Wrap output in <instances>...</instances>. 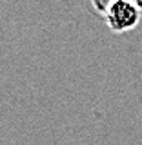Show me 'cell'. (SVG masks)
I'll use <instances>...</instances> for the list:
<instances>
[{"label": "cell", "mask_w": 142, "mask_h": 145, "mask_svg": "<svg viewBox=\"0 0 142 145\" xmlns=\"http://www.w3.org/2000/svg\"><path fill=\"white\" fill-rule=\"evenodd\" d=\"M133 4H135V6H137V7H139L140 11H142V0H133Z\"/></svg>", "instance_id": "3957f363"}, {"label": "cell", "mask_w": 142, "mask_h": 145, "mask_svg": "<svg viewBox=\"0 0 142 145\" xmlns=\"http://www.w3.org/2000/svg\"><path fill=\"white\" fill-rule=\"evenodd\" d=\"M100 13L109 31L126 33L139 24L142 11L133 4V0H109Z\"/></svg>", "instance_id": "6da1fadb"}, {"label": "cell", "mask_w": 142, "mask_h": 145, "mask_svg": "<svg viewBox=\"0 0 142 145\" xmlns=\"http://www.w3.org/2000/svg\"><path fill=\"white\" fill-rule=\"evenodd\" d=\"M91 2H93V6H95V9H97V11L100 13V9H102L104 6H106V4L109 2V0H91Z\"/></svg>", "instance_id": "7a4b0ae2"}]
</instances>
